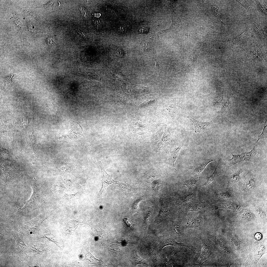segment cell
I'll return each instance as SVG.
<instances>
[{
	"label": "cell",
	"instance_id": "obj_1",
	"mask_svg": "<svg viewBox=\"0 0 267 267\" xmlns=\"http://www.w3.org/2000/svg\"><path fill=\"white\" fill-rule=\"evenodd\" d=\"M99 164L102 172V187L98 194V197L101 196L107 187L111 184H114L124 193L135 189V188L129 184L114 180L106 172L100 161Z\"/></svg>",
	"mask_w": 267,
	"mask_h": 267
},
{
	"label": "cell",
	"instance_id": "obj_2",
	"mask_svg": "<svg viewBox=\"0 0 267 267\" xmlns=\"http://www.w3.org/2000/svg\"><path fill=\"white\" fill-rule=\"evenodd\" d=\"M252 137L253 147L250 152L242 153L240 154L233 155L230 150H229L232 156V157L230 159H222L227 161L228 162L229 166H232L238 162L245 161H248L254 163L253 159L254 156L257 153V149L256 148V145H255L253 143V135Z\"/></svg>",
	"mask_w": 267,
	"mask_h": 267
},
{
	"label": "cell",
	"instance_id": "obj_3",
	"mask_svg": "<svg viewBox=\"0 0 267 267\" xmlns=\"http://www.w3.org/2000/svg\"><path fill=\"white\" fill-rule=\"evenodd\" d=\"M172 138L171 134L169 130L165 132L163 137L159 143L156 146L154 149V152H158L162 149L166 152L167 158L169 159L170 149V148L172 143Z\"/></svg>",
	"mask_w": 267,
	"mask_h": 267
},
{
	"label": "cell",
	"instance_id": "obj_4",
	"mask_svg": "<svg viewBox=\"0 0 267 267\" xmlns=\"http://www.w3.org/2000/svg\"><path fill=\"white\" fill-rule=\"evenodd\" d=\"M11 234L16 241V249L19 256L22 260H26L28 257L25 253L27 247L24 243L22 235L16 231H12Z\"/></svg>",
	"mask_w": 267,
	"mask_h": 267
},
{
	"label": "cell",
	"instance_id": "obj_5",
	"mask_svg": "<svg viewBox=\"0 0 267 267\" xmlns=\"http://www.w3.org/2000/svg\"><path fill=\"white\" fill-rule=\"evenodd\" d=\"M157 244L159 251L161 250L165 246L169 245L175 246H183L192 250H193V248L191 246L178 243L174 239L167 236H164L160 238Z\"/></svg>",
	"mask_w": 267,
	"mask_h": 267
},
{
	"label": "cell",
	"instance_id": "obj_6",
	"mask_svg": "<svg viewBox=\"0 0 267 267\" xmlns=\"http://www.w3.org/2000/svg\"><path fill=\"white\" fill-rule=\"evenodd\" d=\"M144 245L152 261L155 264L157 263L159 256L157 244L152 241H145L144 242Z\"/></svg>",
	"mask_w": 267,
	"mask_h": 267
},
{
	"label": "cell",
	"instance_id": "obj_7",
	"mask_svg": "<svg viewBox=\"0 0 267 267\" xmlns=\"http://www.w3.org/2000/svg\"><path fill=\"white\" fill-rule=\"evenodd\" d=\"M45 218L43 215H40L33 220L26 222L25 228L27 231L34 233L39 230L41 223L45 219Z\"/></svg>",
	"mask_w": 267,
	"mask_h": 267
},
{
	"label": "cell",
	"instance_id": "obj_8",
	"mask_svg": "<svg viewBox=\"0 0 267 267\" xmlns=\"http://www.w3.org/2000/svg\"><path fill=\"white\" fill-rule=\"evenodd\" d=\"M202 243V251L200 256L199 259V263L195 264V266L201 267L205 262L208 260L211 254V251L210 247L201 240Z\"/></svg>",
	"mask_w": 267,
	"mask_h": 267
},
{
	"label": "cell",
	"instance_id": "obj_9",
	"mask_svg": "<svg viewBox=\"0 0 267 267\" xmlns=\"http://www.w3.org/2000/svg\"><path fill=\"white\" fill-rule=\"evenodd\" d=\"M127 259L132 263L134 267L140 264H143L149 266L148 262L139 255L137 251L135 249H133L131 251Z\"/></svg>",
	"mask_w": 267,
	"mask_h": 267
},
{
	"label": "cell",
	"instance_id": "obj_10",
	"mask_svg": "<svg viewBox=\"0 0 267 267\" xmlns=\"http://www.w3.org/2000/svg\"><path fill=\"white\" fill-rule=\"evenodd\" d=\"M199 53L194 52L189 56L179 73L194 68L196 65Z\"/></svg>",
	"mask_w": 267,
	"mask_h": 267
},
{
	"label": "cell",
	"instance_id": "obj_11",
	"mask_svg": "<svg viewBox=\"0 0 267 267\" xmlns=\"http://www.w3.org/2000/svg\"><path fill=\"white\" fill-rule=\"evenodd\" d=\"M187 118L194 124L195 126V133H200L204 130L209 127L215 121L214 120L209 122L202 121H198L193 118L187 116Z\"/></svg>",
	"mask_w": 267,
	"mask_h": 267
},
{
	"label": "cell",
	"instance_id": "obj_12",
	"mask_svg": "<svg viewBox=\"0 0 267 267\" xmlns=\"http://www.w3.org/2000/svg\"><path fill=\"white\" fill-rule=\"evenodd\" d=\"M187 145L184 144H175L170 149V153L169 160V164L174 168V163L178 158L181 148Z\"/></svg>",
	"mask_w": 267,
	"mask_h": 267
},
{
	"label": "cell",
	"instance_id": "obj_13",
	"mask_svg": "<svg viewBox=\"0 0 267 267\" xmlns=\"http://www.w3.org/2000/svg\"><path fill=\"white\" fill-rule=\"evenodd\" d=\"M161 209L159 214L155 220L156 222H158L162 221L168 215L169 212V208L168 204L165 200L161 199Z\"/></svg>",
	"mask_w": 267,
	"mask_h": 267
},
{
	"label": "cell",
	"instance_id": "obj_14",
	"mask_svg": "<svg viewBox=\"0 0 267 267\" xmlns=\"http://www.w3.org/2000/svg\"><path fill=\"white\" fill-rule=\"evenodd\" d=\"M146 196L142 195L137 196L135 198L132 202L130 208V215L131 216L135 213H138L139 211V205L142 201L146 199Z\"/></svg>",
	"mask_w": 267,
	"mask_h": 267
},
{
	"label": "cell",
	"instance_id": "obj_15",
	"mask_svg": "<svg viewBox=\"0 0 267 267\" xmlns=\"http://www.w3.org/2000/svg\"><path fill=\"white\" fill-rule=\"evenodd\" d=\"M69 134L73 135H80L83 131V129L80 124L75 121L70 120Z\"/></svg>",
	"mask_w": 267,
	"mask_h": 267
},
{
	"label": "cell",
	"instance_id": "obj_16",
	"mask_svg": "<svg viewBox=\"0 0 267 267\" xmlns=\"http://www.w3.org/2000/svg\"><path fill=\"white\" fill-rule=\"evenodd\" d=\"M48 245L41 243L34 244L30 246L31 252L34 255L41 254L45 251Z\"/></svg>",
	"mask_w": 267,
	"mask_h": 267
},
{
	"label": "cell",
	"instance_id": "obj_17",
	"mask_svg": "<svg viewBox=\"0 0 267 267\" xmlns=\"http://www.w3.org/2000/svg\"><path fill=\"white\" fill-rule=\"evenodd\" d=\"M153 217V213L151 211H148L144 217L142 228L145 235L147 233L148 227Z\"/></svg>",
	"mask_w": 267,
	"mask_h": 267
},
{
	"label": "cell",
	"instance_id": "obj_18",
	"mask_svg": "<svg viewBox=\"0 0 267 267\" xmlns=\"http://www.w3.org/2000/svg\"><path fill=\"white\" fill-rule=\"evenodd\" d=\"M166 126H163L160 129L152 136L151 141L152 144L155 145L160 139L162 134L165 130Z\"/></svg>",
	"mask_w": 267,
	"mask_h": 267
},
{
	"label": "cell",
	"instance_id": "obj_19",
	"mask_svg": "<svg viewBox=\"0 0 267 267\" xmlns=\"http://www.w3.org/2000/svg\"><path fill=\"white\" fill-rule=\"evenodd\" d=\"M201 219L200 216L193 218L190 219L187 222V224L189 228H196L200 224Z\"/></svg>",
	"mask_w": 267,
	"mask_h": 267
},
{
	"label": "cell",
	"instance_id": "obj_20",
	"mask_svg": "<svg viewBox=\"0 0 267 267\" xmlns=\"http://www.w3.org/2000/svg\"><path fill=\"white\" fill-rule=\"evenodd\" d=\"M243 207H244V206L242 205L232 203L218 204L217 205L216 208H230L231 209H232L234 210H238L241 209V208Z\"/></svg>",
	"mask_w": 267,
	"mask_h": 267
},
{
	"label": "cell",
	"instance_id": "obj_21",
	"mask_svg": "<svg viewBox=\"0 0 267 267\" xmlns=\"http://www.w3.org/2000/svg\"><path fill=\"white\" fill-rule=\"evenodd\" d=\"M152 185V188L156 193H158L161 191L162 187V183L159 179H156L151 184Z\"/></svg>",
	"mask_w": 267,
	"mask_h": 267
},
{
	"label": "cell",
	"instance_id": "obj_22",
	"mask_svg": "<svg viewBox=\"0 0 267 267\" xmlns=\"http://www.w3.org/2000/svg\"><path fill=\"white\" fill-rule=\"evenodd\" d=\"M212 161L215 162L212 159H208L205 161L196 168L194 171L195 174H198L199 176L204 169L207 165L210 162Z\"/></svg>",
	"mask_w": 267,
	"mask_h": 267
},
{
	"label": "cell",
	"instance_id": "obj_23",
	"mask_svg": "<svg viewBox=\"0 0 267 267\" xmlns=\"http://www.w3.org/2000/svg\"><path fill=\"white\" fill-rule=\"evenodd\" d=\"M242 172V170H240L234 173L229 178L228 182L236 183L238 182L240 179Z\"/></svg>",
	"mask_w": 267,
	"mask_h": 267
},
{
	"label": "cell",
	"instance_id": "obj_24",
	"mask_svg": "<svg viewBox=\"0 0 267 267\" xmlns=\"http://www.w3.org/2000/svg\"><path fill=\"white\" fill-rule=\"evenodd\" d=\"M244 185L245 189L248 192L255 187V181L254 179L250 178L246 181Z\"/></svg>",
	"mask_w": 267,
	"mask_h": 267
},
{
	"label": "cell",
	"instance_id": "obj_25",
	"mask_svg": "<svg viewBox=\"0 0 267 267\" xmlns=\"http://www.w3.org/2000/svg\"><path fill=\"white\" fill-rule=\"evenodd\" d=\"M218 168L219 166L218 165L216 167L214 171L212 174L210 176L205 179V183L204 184L200 186H207L209 184L212 182L217 174L218 170Z\"/></svg>",
	"mask_w": 267,
	"mask_h": 267
},
{
	"label": "cell",
	"instance_id": "obj_26",
	"mask_svg": "<svg viewBox=\"0 0 267 267\" xmlns=\"http://www.w3.org/2000/svg\"><path fill=\"white\" fill-rule=\"evenodd\" d=\"M156 175L154 172H147L144 174V178L146 181L150 184L156 179Z\"/></svg>",
	"mask_w": 267,
	"mask_h": 267
},
{
	"label": "cell",
	"instance_id": "obj_27",
	"mask_svg": "<svg viewBox=\"0 0 267 267\" xmlns=\"http://www.w3.org/2000/svg\"><path fill=\"white\" fill-rule=\"evenodd\" d=\"M48 105L52 116H55L57 111L58 107L54 101H48Z\"/></svg>",
	"mask_w": 267,
	"mask_h": 267
},
{
	"label": "cell",
	"instance_id": "obj_28",
	"mask_svg": "<svg viewBox=\"0 0 267 267\" xmlns=\"http://www.w3.org/2000/svg\"><path fill=\"white\" fill-rule=\"evenodd\" d=\"M204 207V206L202 205L195 204L186 207V210L188 211H197L201 210Z\"/></svg>",
	"mask_w": 267,
	"mask_h": 267
},
{
	"label": "cell",
	"instance_id": "obj_29",
	"mask_svg": "<svg viewBox=\"0 0 267 267\" xmlns=\"http://www.w3.org/2000/svg\"><path fill=\"white\" fill-rule=\"evenodd\" d=\"M197 181L194 178H192L184 181L183 185L187 188H192L196 185Z\"/></svg>",
	"mask_w": 267,
	"mask_h": 267
},
{
	"label": "cell",
	"instance_id": "obj_30",
	"mask_svg": "<svg viewBox=\"0 0 267 267\" xmlns=\"http://www.w3.org/2000/svg\"><path fill=\"white\" fill-rule=\"evenodd\" d=\"M194 194L192 193H190L185 195L183 197L179 200V203L180 204L185 203L189 201L193 197Z\"/></svg>",
	"mask_w": 267,
	"mask_h": 267
},
{
	"label": "cell",
	"instance_id": "obj_31",
	"mask_svg": "<svg viewBox=\"0 0 267 267\" xmlns=\"http://www.w3.org/2000/svg\"><path fill=\"white\" fill-rule=\"evenodd\" d=\"M267 120L266 121L264 125V128L263 130V131L262 133L260 135L258 136V137L257 138V140L256 142H255V145H256V144L258 142L259 140L263 138H265L266 136L267 135Z\"/></svg>",
	"mask_w": 267,
	"mask_h": 267
},
{
	"label": "cell",
	"instance_id": "obj_32",
	"mask_svg": "<svg viewBox=\"0 0 267 267\" xmlns=\"http://www.w3.org/2000/svg\"><path fill=\"white\" fill-rule=\"evenodd\" d=\"M247 38L248 34L247 32H244L241 35L230 41H232L233 43H237L241 40L246 39Z\"/></svg>",
	"mask_w": 267,
	"mask_h": 267
},
{
	"label": "cell",
	"instance_id": "obj_33",
	"mask_svg": "<svg viewBox=\"0 0 267 267\" xmlns=\"http://www.w3.org/2000/svg\"><path fill=\"white\" fill-rule=\"evenodd\" d=\"M218 196L220 199L226 200H228L231 197L230 194L227 192L220 193L218 195Z\"/></svg>",
	"mask_w": 267,
	"mask_h": 267
},
{
	"label": "cell",
	"instance_id": "obj_34",
	"mask_svg": "<svg viewBox=\"0 0 267 267\" xmlns=\"http://www.w3.org/2000/svg\"><path fill=\"white\" fill-rule=\"evenodd\" d=\"M173 228L175 232L179 235L181 233V230L180 225L177 223H174L173 224Z\"/></svg>",
	"mask_w": 267,
	"mask_h": 267
},
{
	"label": "cell",
	"instance_id": "obj_35",
	"mask_svg": "<svg viewBox=\"0 0 267 267\" xmlns=\"http://www.w3.org/2000/svg\"><path fill=\"white\" fill-rule=\"evenodd\" d=\"M79 9L84 19H87L88 18V14L86 9L84 7H80Z\"/></svg>",
	"mask_w": 267,
	"mask_h": 267
},
{
	"label": "cell",
	"instance_id": "obj_36",
	"mask_svg": "<svg viewBox=\"0 0 267 267\" xmlns=\"http://www.w3.org/2000/svg\"><path fill=\"white\" fill-rule=\"evenodd\" d=\"M93 21L94 25L97 29H100L102 27V25L101 21L98 19L95 18L93 19Z\"/></svg>",
	"mask_w": 267,
	"mask_h": 267
},
{
	"label": "cell",
	"instance_id": "obj_37",
	"mask_svg": "<svg viewBox=\"0 0 267 267\" xmlns=\"http://www.w3.org/2000/svg\"><path fill=\"white\" fill-rule=\"evenodd\" d=\"M255 210L257 214L261 217L264 218L266 216L265 214L261 208L259 207L256 208Z\"/></svg>",
	"mask_w": 267,
	"mask_h": 267
},
{
	"label": "cell",
	"instance_id": "obj_38",
	"mask_svg": "<svg viewBox=\"0 0 267 267\" xmlns=\"http://www.w3.org/2000/svg\"><path fill=\"white\" fill-rule=\"evenodd\" d=\"M252 215L249 212H245L242 215V217L245 220H249L252 217Z\"/></svg>",
	"mask_w": 267,
	"mask_h": 267
},
{
	"label": "cell",
	"instance_id": "obj_39",
	"mask_svg": "<svg viewBox=\"0 0 267 267\" xmlns=\"http://www.w3.org/2000/svg\"><path fill=\"white\" fill-rule=\"evenodd\" d=\"M13 77V75H10L5 77L4 80V85H6L11 83L12 82V79Z\"/></svg>",
	"mask_w": 267,
	"mask_h": 267
},
{
	"label": "cell",
	"instance_id": "obj_40",
	"mask_svg": "<svg viewBox=\"0 0 267 267\" xmlns=\"http://www.w3.org/2000/svg\"><path fill=\"white\" fill-rule=\"evenodd\" d=\"M123 220L127 226L129 227H131L134 225L135 224H133L131 220L128 218H125L123 219Z\"/></svg>",
	"mask_w": 267,
	"mask_h": 267
},
{
	"label": "cell",
	"instance_id": "obj_41",
	"mask_svg": "<svg viewBox=\"0 0 267 267\" xmlns=\"http://www.w3.org/2000/svg\"><path fill=\"white\" fill-rule=\"evenodd\" d=\"M118 31L121 33H124L126 30V27L123 25H121L118 28Z\"/></svg>",
	"mask_w": 267,
	"mask_h": 267
},
{
	"label": "cell",
	"instance_id": "obj_42",
	"mask_svg": "<svg viewBox=\"0 0 267 267\" xmlns=\"http://www.w3.org/2000/svg\"><path fill=\"white\" fill-rule=\"evenodd\" d=\"M149 29L148 27H144L140 28L139 31L141 33H145L148 32Z\"/></svg>",
	"mask_w": 267,
	"mask_h": 267
},
{
	"label": "cell",
	"instance_id": "obj_43",
	"mask_svg": "<svg viewBox=\"0 0 267 267\" xmlns=\"http://www.w3.org/2000/svg\"><path fill=\"white\" fill-rule=\"evenodd\" d=\"M76 194L72 195H69L67 194H65L64 196V198L66 200H70L72 198L74 197Z\"/></svg>",
	"mask_w": 267,
	"mask_h": 267
},
{
	"label": "cell",
	"instance_id": "obj_44",
	"mask_svg": "<svg viewBox=\"0 0 267 267\" xmlns=\"http://www.w3.org/2000/svg\"><path fill=\"white\" fill-rule=\"evenodd\" d=\"M255 238L257 240H259L261 239L262 238V235L261 234L259 233H257L255 235Z\"/></svg>",
	"mask_w": 267,
	"mask_h": 267
},
{
	"label": "cell",
	"instance_id": "obj_45",
	"mask_svg": "<svg viewBox=\"0 0 267 267\" xmlns=\"http://www.w3.org/2000/svg\"><path fill=\"white\" fill-rule=\"evenodd\" d=\"M27 25L29 30L32 31L33 30V28L32 26L29 23H27Z\"/></svg>",
	"mask_w": 267,
	"mask_h": 267
},
{
	"label": "cell",
	"instance_id": "obj_46",
	"mask_svg": "<svg viewBox=\"0 0 267 267\" xmlns=\"http://www.w3.org/2000/svg\"><path fill=\"white\" fill-rule=\"evenodd\" d=\"M155 65L154 67V69L156 70H157L159 67L158 63L157 61H155Z\"/></svg>",
	"mask_w": 267,
	"mask_h": 267
}]
</instances>
